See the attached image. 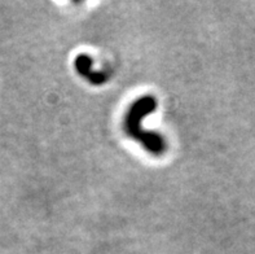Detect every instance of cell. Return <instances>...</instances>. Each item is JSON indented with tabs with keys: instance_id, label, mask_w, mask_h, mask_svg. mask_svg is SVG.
<instances>
[{
	"instance_id": "1",
	"label": "cell",
	"mask_w": 255,
	"mask_h": 254,
	"mask_svg": "<svg viewBox=\"0 0 255 254\" xmlns=\"http://www.w3.org/2000/svg\"><path fill=\"white\" fill-rule=\"evenodd\" d=\"M157 106V101H155L154 97L152 96H145L141 97L133 104L131 108H129L128 113H127L126 122H125V127H126V131L131 138L139 140L144 148L146 151L152 152L154 155H161L163 153L166 149V143L165 140L162 139V136H159V134H155V132L145 131V130L141 129V121L144 117L148 114V113L153 112Z\"/></svg>"
},
{
	"instance_id": "2",
	"label": "cell",
	"mask_w": 255,
	"mask_h": 254,
	"mask_svg": "<svg viewBox=\"0 0 255 254\" xmlns=\"http://www.w3.org/2000/svg\"><path fill=\"white\" fill-rule=\"evenodd\" d=\"M91 58L86 55L78 56L75 60V66L79 70L82 75L87 78L88 81H91L94 84H100L108 79L107 74H101V73H92L91 70Z\"/></svg>"
}]
</instances>
